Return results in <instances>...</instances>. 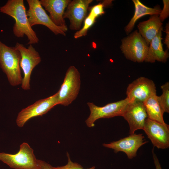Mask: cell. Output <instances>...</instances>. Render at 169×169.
<instances>
[{
  "instance_id": "d4e9b609",
  "label": "cell",
  "mask_w": 169,
  "mask_h": 169,
  "mask_svg": "<svg viewBox=\"0 0 169 169\" xmlns=\"http://www.w3.org/2000/svg\"><path fill=\"white\" fill-rule=\"evenodd\" d=\"M152 156L156 169H162L159 160L154 152L153 149L152 150Z\"/></svg>"
},
{
  "instance_id": "ba28073f",
  "label": "cell",
  "mask_w": 169,
  "mask_h": 169,
  "mask_svg": "<svg viewBox=\"0 0 169 169\" xmlns=\"http://www.w3.org/2000/svg\"><path fill=\"white\" fill-rule=\"evenodd\" d=\"M15 47L19 50L21 56L20 67L24 74L21 87L24 90H29L32 70L40 62L41 58L38 53L32 44L26 48L22 44L17 42Z\"/></svg>"
},
{
  "instance_id": "3957f363",
  "label": "cell",
  "mask_w": 169,
  "mask_h": 169,
  "mask_svg": "<svg viewBox=\"0 0 169 169\" xmlns=\"http://www.w3.org/2000/svg\"><path fill=\"white\" fill-rule=\"evenodd\" d=\"M0 161L14 169H41L40 160L36 159L33 149L26 142L20 145L15 154L0 152Z\"/></svg>"
},
{
  "instance_id": "d6986e66",
  "label": "cell",
  "mask_w": 169,
  "mask_h": 169,
  "mask_svg": "<svg viewBox=\"0 0 169 169\" xmlns=\"http://www.w3.org/2000/svg\"><path fill=\"white\" fill-rule=\"evenodd\" d=\"M147 118L161 123H165L164 112L159 102L156 95L150 96L143 102Z\"/></svg>"
},
{
  "instance_id": "4fadbf2b",
  "label": "cell",
  "mask_w": 169,
  "mask_h": 169,
  "mask_svg": "<svg viewBox=\"0 0 169 169\" xmlns=\"http://www.w3.org/2000/svg\"><path fill=\"white\" fill-rule=\"evenodd\" d=\"M122 116L129 125L130 135L135 133L137 130L143 129L147 118L143 103L140 101L129 102Z\"/></svg>"
},
{
  "instance_id": "484cf974",
  "label": "cell",
  "mask_w": 169,
  "mask_h": 169,
  "mask_svg": "<svg viewBox=\"0 0 169 169\" xmlns=\"http://www.w3.org/2000/svg\"><path fill=\"white\" fill-rule=\"evenodd\" d=\"M165 32L166 33V35L164 41V43L166 44L168 49L169 48V24L167 23L166 26Z\"/></svg>"
},
{
  "instance_id": "30bf717a",
  "label": "cell",
  "mask_w": 169,
  "mask_h": 169,
  "mask_svg": "<svg viewBox=\"0 0 169 169\" xmlns=\"http://www.w3.org/2000/svg\"><path fill=\"white\" fill-rule=\"evenodd\" d=\"M143 130L154 147L161 149L169 148V125L147 118Z\"/></svg>"
},
{
  "instance_id": "4316f807",
  "label": "cell",
  "mask_w": 169,
  "mask_h": 169,
  "mask_svg": "<svg viewBox=\"0 0 169 169\" xmlns=\"http://www.w3.org/2000/svg\"><path fill=\"white\" fill-rule=\"evenodd\" d=\"M40 164L41 169H52V166L47 162L41 160H40Z\"/></svg>"
},
{
  "instance_id": "277c9868",
  "label": "cell",
  "mask_w": 169,
  "mask_h": 169,
  "mask_svg": "<svg viewBox=\"0 0 169 169\" xmlns=\"http://www.w3.org/2000/svg\"><path fill=\"white\" fill-rule=\"evenodd\" d=\"M81 84L80 74L74 66L68 69L60 88L58 92L59 104L68 106L77 98Z\"/></svg>"
},
{
  "instance_id": "7a4b0ae2",
  "label": "cell",
  "mask_w": 169,
  "mask_h": 169,
  "mask_svg": "<svg viewBox=\"0 0 169 169\" xmlns=\"http://www.w3.org/2000/svg\"><path fill=\"white\" fill-rule=\"evenodd\" d=\"M21 59L20 52L15 47L7 46L0 41V67L12 86L18 85L22 83Z\"/></svg>"
},
{
  "instance_id": "9a60e30c",
  "label": "cell",
  "mask_w": 169,
  "mask_h": 169,
  "mask_svg": "<svg viewBox=\"0 0 169 169\" xmlns=\"http://www.w3.org/2000/svg\"><path fill=\"white\" fill-rule=\"evenodd\" d=\"M70 0H40V3L49 13V17L56 25L67 28L63 18L64 10Z\"/></svg>"
},
{
  "instance_id": "52a82bcc",
  "label": "cell",
  "mask_w": 169,
  "mask_h": 169,
  "mask_svg": "<svg viewBox=\"0 0 169 169\" xmlns=\"http://www.w3.org/2000/svg\"><path fill=\"white\" fill-rule=\"evenodd\" d=\"M128 100L125 99L116 102L108 104L102 106H98L92 102H88L90 114L85 122L89 127L95 126V121L100 118H109L116 116H122L125 109L129 103Z\"/></svg>"
},
{
  "instance_id": "cb8c5ba5",
  "label": "cell",
  "mask_w": 169,
  "mask_h": 169,
  "mask_svg": "<svg viewBox=\"0 0 169 169\" xmlns=\"http://www.w3.org/2000/svg\"><path fill=\"white\" fill-rule=\"evenodd\" d=\"M163 8L159 16L160 19L162 22L169 15V1L163 0Z\"/></svg>"
},
{
  "instance_id": "e0dca14e",
  "label": "cell",
  "mask_w": 169,
  "mask_h": 169,
  "mask_svg": "<svg viewBox=\"0 0 169 169\" xmlns=\"http://www.w3.org/2000/svg\"><path fill=\"white\" fill-rule=\"evenodd\" d=\"M159 15H153L147 20L140 23L137 25L139 33L149 46L152 39L162 27Z\"/></svg>"
},
{
  "instance_id": "8fae6325",
  "label": "cell",
  "mask_w": 169,
  "mask_h": 169,
  "mask_svg": "<svg viewBox=\"0 0 169 169\" xmlns=\"http://www.w3.org/2000/svg\"><path fill=\"white\" fill-rule=\"evenodd\" d=\"M126 94L129 102H143L152 95H156V86L151 79L141 77L128 85Z\"/></svg>"
},
{
  "instance_id": "7c38bea8",
  "label": "cell",
  "mask_w": 169,
  "mask_h": 169,
  "mask_svg": "<svg viewBox=\"0 0 169 169\" xmlns=\"http://www.w3.org/2000/svg\"><path fill=\"white\" fill-rule=\"evenodd\" d=\"M147 142L145 141L142 134L134 133L117 141L108 144L104 143L103 145L113 149L115 153L122 151L126 154L128 158L132 159L136 156L139 148Z\"/></svg>"
},
{
  "instance_id": "ac0fdd59",
  "label": "cell",
  "mask_w": 169,
  "mask_h": 169,
  "mask_svg": "<svg viewBox=\"0 0 169 169\" xmlns=\"http://www.w3.org/2000/svg\"><path fill=\"white\" fill-rule=\"evenodd\" d=\"M132 1L135 5V11L134 16L125 28L127 33L132 31L136 21L139 18L146 15H159L162 10L159 6L151 8L145 6L139 0H133Z\"/></svg>"
},
{
  "instance_id": "5bb4252c",
  "label": "cell",
  "mask_w": 169,
  "mask_h": 169,
  "mask_svg": "<svg viewBox=\"0 0 169 169\" xmlns=\"http://www.w3.org/2000/svg\"><path fill=\"white\" fill-rule=\"evenodd\" d=\"M92 0L71 1L64 11L63 18H68L70 23V28L72 30L80 29L83 22L87 17L90 4Z\"/></svg>"
},
{
  "instance_id": "8992f818",
  "label": "cell",
  "mask_w": 169,
  "mask_h": 169,
  "mask_svg": "<svg viewBox=\"0 0 169 169\" xmlns=\"http://www.w3.org/2000/svg\"><path fill=\"white\" fill-rule=\"evenodd\" d=\"M29 6L26 11L30 26L36 25H44L48 28L55 35H66L68 28L58 26L51 20L46 13L38 0H27Z\"/></svg>"
},
{
  "instance_id": "ffe728a7",
  "label": "cell",
  "mask_w": 169,
  "mask_h": 169,
  "mask_svg": "<svg viewBox=\"0 0 169 169\" xmlns=\"http://www.w3.org/2000/svg\"><path fill=\"white\" fill-rule=\"evenodd\" d=\"M162 94L157 96L159 102L164 113L169 112V82H166L161 86Z\"/></svg>"
},
{
  "instance_id": "6da1fadb",
  "label": "cell",
  "mask_w": 169,
  "mask_h": 169,
  "mask_svg": "<svg viewBox=\"0 0 169 169\" xmlns=\"http://www.w3.org/2000/svg\"><path fill=\"white\" fill-rule=\"evenodd\" d=\"M0 11L15 19L13 32L15 36L21 38L26 35L28 40V44L38 43L39 39L29 23L23 0H8L0 7Z\"/></svg>"
},
{
  "instance_id": "7402d4cb",
  "label": "cell",
  "mask_w": 169,
  "mask_h": 169,
  "mask_svg": "<svg viewBox=\"0 0 169 169\" xmlns=\"http://www.w3.org/2000/svg\"><path fill=\"white\" fill-rule=\"evenodd\" d=\"M112 1H105L102 3H99L92 7L90 9V12L88 15L96 19L99 16L105 13L104 7L106 4H110Z\"/></svg>"
},
{
  "instance_id": "2e32d148",
  "label": "cell",
  "mask_w": 169,
  "mask_h": 169,
  "mask_svg": "<svg viewBox=\"0 0 169 169\" xmlns=\"http://www.w3.org/2000/svg\"><path fill=\"white\" fill-rule=\"evenodd\" d=\"M162 30L161 27L151 42L145 62L152 63L156 61L162 62L167 61L169 54L167 49L164 51L163 48L161 43Z\"/></svg>"
},
{
  "instance_id": "603a6c76",
  "label": "cell",
  "mask_w": 169,
  "mask_h": 169,
  "mask_svg": "<svg viewBox=\"0 0 169 169\" xmlns=\"http://www.w3.org/2000/svg\"><path fill=\"white\" fill-rule=\"evenodd\" d=\"M67 156L68 158V162L65 166L54 167L52 166V169H95V167L93 166L90 168L84 169L81 166L76 162H73L70 160L69 153H67Z\"/></svg>"
},
{
  "instance_id": "5b68a950",
  "label": "cell",
  "mask_w": 169,
  "mask_h": 169,
  "mask_svg": "<svg viewBox=\"0 0 169 169\" xmlns=\"http://www.w3.org/2000/svg\"><path fill=\"white\" fill-rule=\"evenodd\" d=\"M120 49L126 58L134 62L144 61L149 46L137 30L123 39Z\"/></svg>"
},
{
  "instance_id": "9c48e42d",
  "label": "cell",
  "mask_w": 169,
  "mask_h": 169,
  "mask_svg": "<svg viewBox=\"0 0 169 169\" xmlns=\"http://www.w3.org/2000/svg\"><path fill=\"white\" fill-rule=\"evenodd\" d=\"M57 105H59L58 92L50 97L39 100L23 109L18 114L16 124L18 127H22L30 119L42 116Z\"/></svg>"
},
{
  "instance_id": "44dd1931",
  "label": "cell",
  "mask_w": 169,
  "mask_h": 169,
  "mask_svg": "<svg viewBox=\"0 0 169 169\" xmlns=\"http://www.w3.org/2000/svg\"><path fill=\"white\" fill-rule=\"evenodd\" d=\"M95 19L89 15L87 16L84 20L83 27L74 33V38L76 39L86 35L88 30L95 23Z\"/></svg>"
}]
</instances>
